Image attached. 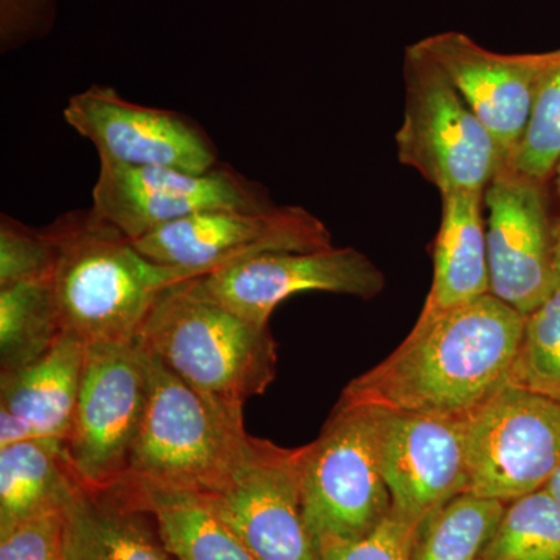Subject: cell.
Returning a JSON list of instances; mask_svg holds the SVG:
<instances>
[{
	"mask_svg": "<svg viewBox=\"0 0 560 560\" xmlns=\"http://www.w3.org/2000/svg\"><path fill=\"white\" fill-rule=\"evenodd\" d=\"M420 525L390 510L388 517L361 539L319 551L320 560H412Z\"/></svg>",
	"mask_w": 560,
	"mask_h": 560,
	"instance_id": "obj_28",
	"label": "cell"
},
{
	"mask_svg": "<svg viewBox=\"0 0 560 560\" xmlns=\"http://www.w3.org/2000/svg\"><path fill=\"white\" fill-rule=\"evenodd\" d=\"M62 327L50 276L0 287V366L20 370L46 355Z\"/></svg>",
	"mask_w": 560,
	"mask_h": 560,
	"instance_id": "obj_22",
	"label": "cell"
},
{
	"mask_svg": "<svg viewBox=\"0 0 560 560\" xmlns=\"http://www.w3.org/2000/svg\"><path fill=\"white\" fill-rule=\"evenodd\" d=\"M147 405V350L139 338L86 346L65 456L81 488H114L127 475Z\"/></svg>",
	"mask_w": 560,
	"mask_h": 560,
	"instance_id": "obj_8",
	"label": "cell"
},
{
	"mask_svg": "<svg viewBox=\"0 0 560 560\" xmlns=\"http://www.w3.org/2000/svg\"><path fill=\"white\" fill-rule=\"evenodd\" d=\"M210 300L243 318L270 324L280 302L304 291H326L372 300L385 289V276L355 248L271 253L197 278Z\"/></svg>",
	"mask_w": 560,
	"mask_h": 560,
	"instance_id": "obj_15",
	"label": "cell"
},
{
	"mask_svg": "<svg viewBox=\"0 0 560 560\" xmlns=\"http://www.w3.org/2000/svg\"><path fill=\"white\" fill-rule=\"evenodd\" d=\"M47 231L58 248L50 280L62 334L86 346L136 340L161 294L198 278L143 256L92 208L62 213Z\"/></svg>",
	"mask_w": 560,
	"mask_h": 560,
	"instance_id": "obj_2",
	"label": "cell"
},
{
	"mask_svg": "<svg viewBox=\"0 0 560 560\" xmlns=\"http://www.w3.org/2000/svg\"><path fill=\"white\" fill-rule=\"evenodd\" d=\"M272 206L264 186L223 164L194 173L135 167L101 158V173L92 189V209L132 242L195 213Z\"/></svg>",
	"mask_w": 560,
	"mask_h": 560,
	"instance_id": "obj_9",
	"label": "cell"
},
{
	"mask_svg": "<svg viewBox=\"0 0 560 560\" xmlns=\"http://www.w3.org/2000/svg\"><path fill=\"white\" fill-rule=\"evenodd\" d=\"M506 503L460 493L420 525L412 560H478Z\"/></svg>",
	"mask_w": 560,
	"mask_h": 560,
	"instance_id": "obj_23",
	"label": "cell"
},
{
	"mask_svg": "<svg viewBox=\"0 0 560 560\" xmlns=\"http://www.w3.org/2000/svg\"><path fill=\"white\" fill-rule=\"evenodd\" d=\"M61 0H0V51L24 49L49 36Z\"/></svg>",
	"mask_w": 560,
	"mask_h": 560,
	"instance_id": "obj_30",
	"label": "cell"
},
{
	"mask_svg": "<svg viewBox=\"0 0 560 560\" xmlns=\"http://www.w3.org/2000/svg\"><path fill=\"white\" fill-rule=\"evenodd\" d=\"M545 186L503 164L485 190L490 294L523 316L560 287Z\"/></svg>",
	"mask_w": 560,
	"mask_h": 560,
	"instance_id": "obj_12",
	"label": "cell"
},
{
	"mask_svg": "<svg viewBox=\"0 0 560 560\" xmlns=\"http://www.w3.org/2000/svg\"><path fill=\"white\" fill-rule=\"evenodd\" d=\"M150 512L175 560H257L200 492L121 480Z\"/></svg>",
	"mask_w": 560,
	"mask_h": 560,
	"instance_id": "obj_20",
	"label": "cell"
},
{
	"mask_svg": "<svg viewBox=\"0 0 560 560\" xmlns=\"http://www.w3.org/2000/svg\"><path fill=\"white\" fill-rule=\"evenodd\" d=\"M478 560H560V503L539 489L506 504Z\"/></svg>",
	"mask_w": 560,
	"mask_h": 560,
	"instance_id": "obj_24",
	"label": "cell"
},
{
	"mask_svg": "<svg viewBox=\"0 0 560 560\" xmlns=\"http://www.w3.org/2000/svg\"><path fill=\"white\" fill-rule=\"evenodd\" d=\"M0 560H66L62 511L44 512L0 530Z\"/></svg>",
	"mask_w": 560,
	"mask_h": 560,
	"instance_id": "obj_29",
	"label": "cell"
},
{
	"mask_svg": "<svg viewBox=\"0 0 560 560\" xmlns=\"http://www.w3.org/2000/svg\"><path fill=\"white\" fill-rule=\"evenodd\" d=\"M552 178H555L556 194H558V198L560 201V162L558 164V167H556L555 175H552Z\"/></svg>",
	"mask_w": 560,
	"mask_h": 560,
	"instance_id": "obj_33",
	"label": "cell"
},
{
	"mask_svg": "<svg viewBox=\"0 0 560 560\" xmlns=\"http://www.w3.org/2000/svg\"><path fill=\"white\" fill-rule=\"evenodd\" d=\"M81 486L65 456V442L31 440L0 447V530L65 511Z\"/></svg>",
	"mask_w": 560,
	"mask_h": 560,
	"instance_id": "obj_21",
	"label": "cell"
},
{
	"mask_svg": "<svg viewBox=\"0 0 560 560\" xmlns=\"http://www.w3.org/2000/svg\"><path fill=\"white\" fill-rule=\"evenodd\" d=\"M467 493L503 503L544 489L560 466V399L504 385L459 419Z\"/></svg>",
	"mask_w": 560,
	"mask_h": 560,
	"instance_id": "obj_7",
	"label": "cell"
},
{
	"mask_svg": "<svg viewBox=\"0 0 560 560\" xmlns=\"http://www.w3.org/2000/svg\"><path fill=\"white\" fill-rule=\"evenodd\" d=\"M492 136L504 164H510L523 136L537 92L560 61V49L540 54H499L460 32L418 40Z\"/></svg>",
	"mask_w": 560,
	"mask_h": 560,
	"instance_id": "obj_14",
	"label": "cell"
},
{
	"mask_svg": "<svg viewBox=\"0 0 560 560\" xmlns=\"http://www.w3.org/2000/svg\"><path fill=\"white\" fill-rule=\"evenodd\" d=\"M375 415L378 460L394 512L422 525L467 492L459 419L383 408H375Z\"/></svg>",
	"mask_w": 560,
	"mask_h": 560,
	"instance_id": "obj_16",
	"label": "cell"
},
{
	"mask_svg": "<svg viewBox=\"0 0 560 560\" xmlns=\"http://www.w3.org/2000/svg\"><path fill=\"white\" fill-rule=\"evenodd\" d=\"M508 385L560 399V287L526 316Z\"/></svg>",
	"mask_w": 560,
	"mask_h": 560,
	"instance_id": "obj_25",
	"label": "cell"
},
{
	"mask_svg": "<svg viewBox=\"0 0 560 560\" xmlns=\"http://www.w3.org/2000/svg\"><path fill=\"white\" fill-rule=\"evenodd\" d=\"M62 517L66 560H175L124 481L106 490L80 488Z\"/></svg>",
	"mask_w": 560,
	"mask_h": 560,
	"instance_id": "obj_17",
	"label": "cell"
},
{
	"mask_svg": "<svg viewBox=\"0 0 560 560\" xmlns=\"http://www.w3.org/2000/svg\"><path fill=\"white\" fill-rule=\"evenodd\" d=\"M404 119L397 156L440 194L480 191L499 172V149L485 125L418 43L405 49Z\"/></svg>",
	"mask_w": 560,
	"mask_h": 560,
	"instance_id": "obj_6",
	"label": "cell"
},
{
	"mask_svg": "<svg viewBox=\"0 0 560 560\" xmlns=\"http://www.w3.org/2000/svg\"><path fill=\"white\" fill-rule=\"evenodd\" d=\"M249 438L241 401L194 388L147 350L145 411L124 480L213 492L237 466Z\"/></svg>",
	"mask_w": 560,
	"mask_h": 560,
	"instance_id": "obj_3",
	"label": "cell"
},
{
	"mask_svg": "<svg viewBox=\"0 0 560 560\" xmlns=\"http://www.w3.org/2000/svg\"><path fill=\"white\" fill-rule=\"evenodd\" d=\"M132 243L149 259L184 268L198 278L265 254L334 246L326 224L300 206L209 210L165 224Z\"/></svg>",
	"mask_w": 560,
	"mask_h": 560,
	"instance_id": "obj_10",
	"label": "cell"
},
{
	"mask_svg": "<svg viewBox=\"0 0 560 560\" xmlns=\"http://www.w3.org/2000/svg\"><path fill=\"white\" fill-rule=\"evenodd\" d=\"M62 114L103 160L194 173L220 164L215 143L197 121L176 110L125 101L109 86L92 84L72 95Z\"/></svg>",
	"mask_w": 560,
	"mask_h": 560,
	"instance_id": "obj_13",
	"label": "cell"
},
{
	"mask_svg": "<svg viewBox=\"0 0 560 560\" xmlns=\"http://www.w3.org/2000/svg\"><path fill=\"white\" fill-rule=\"evenodd\" d=\"M57 243L47 231L0 215V287L47 278L57 264Z\"/></svg>",
	"mask_w": 560,
	"mask_h": 560,
	"instance_id": "obj_27",
	"label": "cell"
},
{
	"mask_svg": "<svg viewBox=\"0 0 560 560\" xmlns=\"http://www.w3.org/2000/svg\"><path fill=\"white\" fill-rule=\"evenodd\" d=\"M301 451L302 508L318 551L361 539L388 517L374 407L338 401L319 436Z\"/></svg>",
	"mask_w": 560,
	"mask_h": 560,
	"instance_id": "obj_5",
	"label": "cell"
},
{
	"mask_svg": "<svg viewBox=\"0 0 560 560\" xmlns=\"http://www.w3.org/2000/svg\"><path fill=\"white\" fill-rule=\"evenodd\" d=\"M560 162V61L548 72L537 92L528 127L510 165L547 183Z\"/></svg>",
	"mask_w": 560,
	"mask_h": 560,
	"instance_id": "obj_26",
	"label": "cell"
},
{
	"mask_svg": "<svg viewBox=\"0 0 560 560\" xmlns=\"http://www.w3.org/2000/svg\"><path fill=\"white\" fill-rule=\"evenodd\" d=\"M552 249H555L556 270L560 278V219L552 223Z\"/></svg>",
	"mask_w": 560,
	"mask_h": 560,
	"instance_id": "obj_31",
	"label": "cell"
},
{
	"mask_svg": "<svg viewBox=\"0 0 560 560\" xmlns=\"http://www.w3.org/2000/svg\"><path fill=\"white\" fill-rule=\"evenodd\" d=\"M525 318L489 293L418 319L399 348L346 386L340 404L464 418L506 385Z\"/></svg>",
	"mask_w": 560,
	"mask_h": 560,
	"instance_id": "obj_1",
	"label": "cell"
},
{
	"mask_svg": "<svg viewBox=\"0 0 560 560\" xmlns=\"http://www.w3.org/2000/svg\"><path fill=\"white\" fill-rule=\"evenodd\" d=\"M433 282L419 319L436 318L490 293L485 194H441Z\"/></svg>",
	"mask_w": 560,
	"mask_h": 560,
	"instance_id": "obj_18",
	"label": "cell"
},
{
	"mask_svg": "<svg viewBox=\"0 0 560 560\" xmlns=\"http://www.w3.org/2000/svg\"><path fill=\"white\" fill-rule=\"evenodd\" d=\"M545 489H547L548 492H550L551 495L560 503V466L556 469L555 474H552V477L550 478V481L547 482V486H545Z\"/></svg>",
	"mask_w": 560,
	"mask_h": 560,
	"instance_id": "obj_32",
	"label": "cell"
},
{
	"mask_svg": "<svg viewBox=\"0 0 560 560\" xmlns=\"http://www.w3.org/2000/svg\"><path fill=\"white\" fill-rule=\"evenodd\" d=\"M86 345L61 334L49 352L0 375V412L13 416L31 440L65 442L72 425Z\"/></svg>",
	"mask_w": 560,
	"mask_h": 560,
	"instance_id": "obj_19",
	"label": "cell"
},
{
	"mask_svg": "<svg viewBox=\"0 0 560 560\" xmlns=\"http://www.w3.org/2000/svg\"><path fill=\"white\" fill-rule=\"evenodd\" d=\"M138 338L173 374L219 399L245 404L276 377L270 324L254 323L210 300L197 279L165 290Z\"/></svg>",
	"mask_w": 560,
	"mask_h": 560,
	"instance_id": "obj_4",
	"label": "cell"
},
{
	"mask_svg": "<svg viewBox=\"0 0 560 560\" xmlns=\"http://www.w3.org/2000/svg\"><path fill=\"white\" fill-rule=\"evenodd\" d=\"M301 455L250 436L226 480L202 493L257 560H320L302 508Z\"/></svg>",
	"mask_w": 560,
	"mask_h": 560,
	"instance_id": "obj_11",
	"label": "cell"
}]
</instances>
